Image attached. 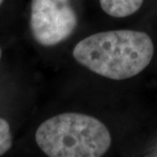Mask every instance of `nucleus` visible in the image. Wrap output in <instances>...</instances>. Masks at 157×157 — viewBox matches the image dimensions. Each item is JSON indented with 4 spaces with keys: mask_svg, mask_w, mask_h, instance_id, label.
I'll return each mask as SVG.
<instances>
[{
    "mask_svg": "<svg viewBox=\"0 0 157 157\" xmlns=\"http://www.w3.org/2000/svg\"><path fill=\"white\" fill-rule=\"evenodd\" d=\"M75 59L88 70L110 80H127L148 67L154 44L148 34L134 30L100 32L81 40Z\"/></svg>",
    "mask_w": 157,
    "mask_h": 157,
    "instance_id": "f257e3e1",
    "label": "nucleus"
},
{
    "mask_svg": "<svg viewBox=\"0 0 157 157\" xmlns=\"http://www.w3.org/2000/svg\"><path fill=\"white\" fill-rule=\"evenodd\" d=\"M35 139L50 157H100L111 145L110 132L102 121L77 112H65L42 122Z\"/></svg>",
    "mask_w": 157,
    "mask_h": 157,
    "instance_id": "f03ea898",
    "label": "nucleus"
},
{
    "mask_svg": "<svg viewBox=\"0 0 157 157\" xmlns=\"http://www.w3.org/2000/svg\"><path fill=\"white\" fill-rule=\"evenodd\" d=\"M77 25L71 0H32L31 32L40 45L49 47L63 42L75 32Z\"/></svg>",
    "mask_w": 157,
    "mask_h": 157,
    "instance_id": "7ed1b4c3",
    "label": "nucleus"
},
{
    "mask_svg": "<svg viewBox=\"0 0 157 157\" xmlns=\"http://www.w3.org/2000/svg\"><path fill=\"white\" fill-rule=\"evenodd\" d=\"M99 2L106 14L113 17H125L139 10L144 0H99Z\"/></svg>",
    "mask_w": 157,
    "mask_h": 157,
    "instance_id": "20e7f679",
    "label": "nucleus"
},
{
    "mask_svg": "<svg viewBox=\"0 0 157 157\" xmlns=\"http://www.w3.org/2000/svg\"><path fill=\"white\" fill-rule=\"evenodd\" d=\"M12 145V136L9 124L5 119L0 118V155H3Z\"/></svg>",
    "mask_w": 157,
    "mask_h": 157,
    "instance_id": "39448f33",
    "label": "nucleus"
},
{
    "mask_svg": "<svg viewBox=\"0 0 157 157\" xmlns=\"http://www.w3.org/2000/svg\"><path fill=\"white\" fill-rule=\"evenodd\" d=\"M0 59H1V48H0Z\"/></svg>",
    "mask_w": 157,
    "mask_h": 157,
    "instance_id": "423d86ee",
    "label": "nucleus"
},
{
    "mask_svg": "<svg viewBox=\"0 0 157 157\" xmlns=\"http://www.w3.org/2000/svg\"><path fill=\"white\" fill-rule=\"evenodd\" d=\"M2 2H3V0H0V6H1V4H2Z\"/></svg>",
    "mask_w": 157,
    "mask_h": 157,
    "instance_id": "0eeeda50",
    "label": "nucleus"
}]
</instances>
